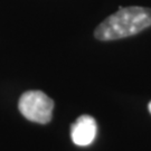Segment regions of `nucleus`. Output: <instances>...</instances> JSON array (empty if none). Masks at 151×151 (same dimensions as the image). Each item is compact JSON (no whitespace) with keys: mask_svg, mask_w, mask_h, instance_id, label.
<instances>
[{"mask_svg":"<svg viewBox=\"0 0 151 151\" xmlns=\"http://www.w3.org/2000/svg\"><path fill=\"white\" fill-rule=\"evenodd\" d=\"M151 26V9L145 7L120 8L96 27L94 36L108 42L137 35Z\"/></svg>","mask_w":151,"mask_h":151,"instance_id":"obj_1","label":"nucleus"},{"mask_svg":"<svg viewBox=\"0 0 151 151\" xmlns=\"http://www.w3.org/2000/svg\"><path fill=\"white\" fill-rule=\"evenodd\" d=\"M18 108L27 120L46 124L52 120L54 102L44 92L28 91L20 96Z\"/></svg>","mask_w":151,"mask_h":151,"instance_id":"obj_2","label":"nucleus"},{"mask_svg":"<svg viewBox=\"0 0 151 151\" xmlns=\"http://www.w3.org/2000/svg\"><path fill=\"white\" fill-rule=\"evenodd\" d=\"M97 131L95 120L90 115H82L70 127L72 141L76 146L86 147L93 143Z\"/></svg>","mask_w":151,"mask_h":151,"instance_id":"obj_3","label":"nucleus"},{"mask_svg":"<svg viewBox=\"0 0 151 151\" xmlns=\"http://www.w3.org/2000/svg\"><path fill=\"white\" fill-rule=\"evenodd\" d=\"M148 109H149V111H150V113H151V102L149 103V105H148Z\"/></svg>","mask_w":151,"mask_h":151,"instance_id":"obj_4","label":"nucleus"}]
</instances>
